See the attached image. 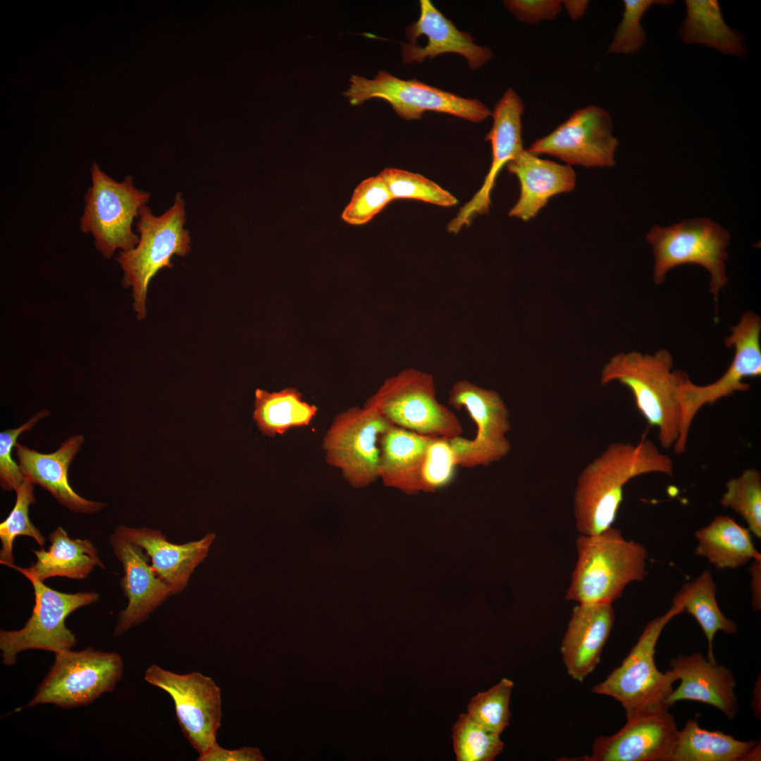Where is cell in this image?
Listing matches in <instances>:
<instances>
[{
	"label": "cell",
	"instance_id": "ac0fdd59",
	"mask_svg": "<svg viewBox=\"0 0 761 761\" xmlns=\"http://www.w3.org/2000/svg\"><path fill=\"white\" fill-rule=\"evenodd\" d=\"M524 109L522 99L512 88L506 90L495 106L491 115L493 123L485 137L492 147L490 169L478 191L448 223L450 233H459L476 216L488 212L491 192L500 171L524 149L521 136Z\"/></svg>",
	"mask_w": 761,
	"mask_h": 761
},
{
	"label": "cell",
	"instance_id": "484cf974",
	"mask_svg": "<svg viewBox=\"0 0 761 761\" xmlns=\"http://www.w3.org/2000/svg\"><path fill=\"white\" fill-rule=\"evenodd\" d=\"M432 438L390 426L380 439L379 478L409 495L421 492V472Z\"/></svg>",
	"mask_w": 761,
	"mask_h": 761
},
{
	"label": "cell",
	"instance_id": "603a6c76",
	"mask_svg": "<svg viewBox=\"0 0 761 761\" xmlns=\"http://www.w3.org/2000/svg\"><path fill=\"white\" fill-rule=\"evenodd\" d=\"M83 442L82 435H73L63 442L56 451L48 454L16 443V457L25 479L48 490L69 510L94 514L101 510L106 505L80 496L71 488L68 478V467Z\"/></svg>",
	"mask_w": 761,
	"mask_h": 761
},
{
	"label": "cell",
	"instance_id": "9a60e30c",
	"mask_svg": "<svg viewBox=\"0 0 761 761\" xmlns=\"http://www.w3.org/2000/svg\"><path fill=\"white\" fill-rule=\"evenodd\" d=\"M144 680L171 698L180 729L199 755L218 744L221 690L212 678L197 672L178 674L153 664Z\"/></svg>",
	"mask_w": 761,
	"mask_h": 761
},
{
	"label": "cell",
	"instance_id": "d6a6232c",
	"mask_svg": "<svg viewBox=\"0 0 761 761\" xmlns=\"http://www.w3.org/2000/svg\"><path fill=\"white\" fill-rule=\"evenodd\" d=\"M16 493L15 505L6 519L0 524V563L10 568L15 564L13 547L16 537L24 536L32 538L41 547L45 544V538L29 517V507L35 502L34 483L25 478Z\"/></svg>",
	"mask_w": 761,
	"mask_h": 761
},
{
	"label": "cell",
	"instance_id": "60d3db41",
	"mask_svg": "<svg viewBox=\"0 0 761 761\" xmlns=\"http://www.w3.org/2000/svg\"><path fill=\"white\" fill-rule=\"evenodd\" d=\"M49 414L47 410H41L18 428L6 429L0 433V485L4 490L16 491L25 480L19 465L12 459V451L17 443V438L20 433L30 430Z\"/></svg>",
	"mask_w": 761,
	"mask_h": 761
},
{
	"label": "cell",
	"instance_id": "cb8c5ba5",
	"mask_svg": "<svg viewBox=\"0 0 761 761\" xmlns=\"http://www.w3.org/2000/svg\"><path fill=\"white\" fill-rule=\"evenodd\" d=\"M115 532L140 546L151 561L156 574L168 586L172 594L182 592L197 565L206 557L216 535L177 545L158 530L119 526Z\"/></svg>",
	"mask_w": 761,
	"mask_h": 761
},
{
	"label": "cell",
	"instance_id": "1f68e13d",
	"mask_svg": "<svg viewBox=\"0 0 761 761\" xmlns=\"http://www.w3.org/2000/svg\"><path fill=\"white\" fill-rule=\"evenodd\" d=\"M716 586L709 570L703 571L694 581L685 584L674 598L683 607V612L693 616L703 630L708 643L707 658L716 662L713 641L717 631L734 634L736 624L721 611L715 595Z\"/></svg>",
	"mask_w": 761,
	"mask_h": 761
},
{
	"label": "cell",
	"instance_id": "836d02e7",
	"mask_svg": "<svg viewBox=\"0 0 761 761\" xmlns=\"http://www.w3.org/2000/svg\"><path fill=\"white\" fill-rule=\"evenodd\" d=\"M720 503L739 514L750 533L761 538V474L757 469H746L729 479Z\"/></svg>",
	"mask_w": 761,
	"mask_h": 761
},
{
	"label": "cell",
	"instance_id": "4fadbf2b",
	"mask_svg": "<svg viewBox=\"0 0 761 761\" xmlns=\"http://www.w3.org/2000/svg\"><path fill=\"white\" fill-rule=\"evenodd\" d=\"M344 95L352 106L371 99L385 100L406 120L419 119L426 111L447 113L474 123L492 115L478 99L463 98L416 79H400L386 71H379L371 80L352 75Z\"/></svg>",
	"mask_w": 761,
	"mask_h": 761
},
{
	"label": "cell",
	"instance_id": "e575fe53",
	"mask_svg": "<svg viewBox=\"0 0 761 761\" xmlns=\"http://www.w3.org/2000/svg\"><path fill=\"white\" fill-rule=\"evenodd\" d=\"M452 738L457 761H492L504 747L500 735L485 730L468 714L459 715Z\"/></svg>",
	"mask_w": 761,
	"mask_h": 761
},
{
	"label": "cell",
	"instance_id": "d6986e66",
	"mask_svg": "<svg viewBox=\"0 0 761 761\" xmlns=\"http://www.w3.org/2000/svg\"><path fill=\"white\" fill-rule=\"evenodd\" d=\"M109 543L124 569L120 583L128 599L113 633L117 636L144 621L172 593L149 564V557L140 546L115 531Z\"/></svg>",
	"mask_w": 761,
	"mask_h": 761
},
{
	"label": "cell",
	"instance_id": "277c9868",
	"mask_svg": "<svg viewBox=\"0 0 761 761\" xmlns=\"http://www.w3.org/2000/svg\"><path fill=\"white\" fill-rule=\"evenodd\" d=\"M185 222V201L180 193L175 195L173 206L160 216L154 215L144 205L136 223L137 245L120 251L116 259L123 271L124 287L132 288L133 307L139 320L147 314V289L152 278L162 268L173 267L174 255L184 257L190 251V235L184 227Z\"/></svg>",
	"mask_w": 761,
	"mask_h": 761
},
{
	"label": "cell",
	"instance_id": "ffe728a7",
	"mask_svg": "<svg viewBox=\"0 0 761 761\" xmlns=\"http://www.w3.org/2000/svg\"><path fill=\"white\" fill-rule=\"evenodd\" d=\"M419 19L405 31L409 44H402V54L406 64L422 62L425 58L447 53L463 56L471 69H477L490 60L492 51L474 42L471 35L459 30L453 23L437 9L430 0L420 1Z\"/></svg>",
	"mask_w": 761,
	"mask_h": 761
},
{
	"label": "cell",
	"instance_id": "d590c367",
	"mask_svg": "<svg viewBox=\"0 0 761 761\" xmlns=\"http://www.w3.org/2000/svg\"><path fill=\"white\" fill-rule=\"evenodd\" d=\"M379 175L385 182L392 199H415L443 207L453 206L458 202L450 192L420 174L388 168Z\"/></svg>",
	"mask_w": 761,
	"mask_h": 761
},
{
	"label": "cell",
	"instance_id": "b9f144b4",
	"mask_svg": "<svg viewBox=\"0 0 761 761\" xmlns=\"http://www.w3.org/2000/svg\"><path fill=\"white\" fill-rule=\"evenodd\" d=\"M504 5L519 20L528 24L553 20L563 9L559 0H507Z\"/></svg>",
	"mask_w": 761,
	"mask_h": 761
},
{
	"label": "cell",
	"instance_id": "7bdbcfd3",
	"mask_svg": "<svg viewBox=\"0 0 761 761\" xmlns=\"http://www.w3.org/2000/svg\"><path fill=\"white\" fill-rule=\"evenodd\" d=\"M198 761H263L266 760L259 748L242 747L226 749L219 744L199 755Z\"/></svg>",
	"mask_w": 761,
	"mask_h": 761
},
{
	"label": "cell",
	"instance_id": "ee69618b",
	"mask_svg": "<svg viewBox=\"0 0 761 761\" xmlns=\"http://www.w3.org/2000/svg\"><path fill=\"white\" fill-rule=\"evenodd\" d=\"M750 567L751 574V594L752 605L755 610H760L761 607V557L753 560Z\"/></svg>",
	"mask_w": 761,
	"mask_h": 761
},
{
	"label": "cell",
	"instance_id": "5b68a950",
	"mask_svg": "<svg viewBox=\"0 0 761 761\" xmlns=\"http://www.w3.org/2000/svg\"><path fill=\"white\" fill-rule=\"evenodd\" d=\"M682 612V605L673 599L667 612L647 624L621 664L593 688V693L610 696L619 702L626 711V719L669 709L665 703L678 679L671 669L666 672L658 670L655 652L664 626Z\"/></svg>",
	"mask_w": 761,
	"mask_h": 761
},
{
	"label": "cell",
	"instance_id": "74e56055",
	"mask_svg": "<svg viewBox=\"0 0 761 761\" xmlns=\"http://www.w3.org/2000/svg\"><path fill=\"white\" fill-rule=\"evenodd\" d=\"M672 0H624L622 18L614 32L607 53L630 54L640 50L647 41L641 20L652 5H671Z\"/></svg>",
	"mask_w": 761,
	"mask_h": 761
},
{
	"label": "cell",
	"instance_id": "30bf717a",
	"mask_svg": "<svg viewBox=\"0 0 761 761\" xmlns=\"http://www.w3.org/2000/svg\"><path fill=\"white\" fill-rule=\"evenodd\" d=\"M123 673V661L116 652L87 647L55 653L49 672L25 707L53 704L72 709L85 706L113 691Z\"/></svg>",
	"mask_w": 761,
	"mask_h": 761
},
{
	"label": "cell",
	"instance_id": "52a82bcc",
	"mask_svg": "<svg viewBox=\"0 0 761 761\" xmlns=\"http://www.w3.org/2000/svg\"><path fill=\"white\" fill-rule=\"evenodd\" d=\"M646 240L655 257V283H662L676 266L697 264L709 272L710 290L717 299L728 282L725 262L730 234L725 228L707 218H687L669 227L654 225Z\"/></svg>",
	"mask_w": 761,
	"mask_h": 761
},
{
	"label": "cell",
	"instance_id": "f6af8a7d",
	"mask_svg": "<svg viewBox=\"0 0 761 761\" xmlns=\"http://www.w3.org/2000/svg\"><path fill=\"white\" fill-rule=\"evenodd\" d=\"M562 8L569 14L573 20H579L588 10L589 1L586 0H565L561 1Z\"/></svg>",
	"mask_w": 761,
	"mask_h": 761
},
{
	"label": "cell",
	"instance_id": "8fae6325",
	"mask_svg": "<svg viewBox=\"0 0 761 761\" xmlns=\"http://www.w3.org/2000/svg\"><path fill=\"white\" fill-rule=\"evenodd\" d=\"M731 333L724 340L728 347L734 348V355L725 373L716 381L699 385L693 383L685 373L679 389L681 411L680 435L673 447L676 454L685 452L693 421L706 404L736 392H745L749 385L745 379L761 375V320L751 311L741 316L739 323L730 328Z\"/></svg>",
	"mask_w": 761,
	"mask_h": 761
},
{
	"label": "cell",
	"instance_id": "83f0119b",
	"mask_svg": "<svg viewBox=\"0 0 761 761\" xmlns=\"http://www.w3.org/2000/svg\"><path fill=\"white\" fill-rule=\"evenodd\" d=\"M760 757L757 742L701 728L696 717L679 730L670 761H749Z\"/></svg>",
	"mask_w": 761,
	"mask_h": 761
},
{
	"label": "cell",
	"instance_id": "4dcf8cb0",
	"mask_svg": "<svg viewBox=\"0 0 761 761\" xmlns=\"http://www.w3.org/2000/svg\"><path fill=\"white\" fill-rule=\"evenodd\" d=\"M254 407V421L264 435L270 437L309 426L318 412L316 405L304 401L295 388L272 392L257 388Z\"/></svg>",
	"mask_w": 761,
	"mask_h": 761
},
{
	"label": "cell",
	"instance_id": "f1b7e54d",
	"mask_svg": "<svg viewBox=\"0 0 761 761\" xmlns=\"http://www.w3.org/2000/svg\"><path fill=\"white\" fill-rule=\"evenodd\" d=\"M695 554L719 569H737L761 557L749 529L729 516H716L708 525L695 531Z\"/></svg>",
	"mask_w": 761,
	"mask_h": 761
},
{
	"label": "cell",
	"instance_id": "6da1fadb",
	"mask_svg": "<svg viewBox=\"0 0 761 761\" xmlns=\"http://www.w3.org/2000/svg\"><path fill=\"white\" fill-rule=\"evenodd\" d=\"M669 456L644 436L636 444L614 443L581 471L574 497L576 526L582 535L600 533L612 527L624 500V488L638 476H672Z\"/></svg>",
	"mask_w": 761,
	"mask_h": 761
},
{
	"label": "cell",
	"instance_id": "ba28073f",
	"mask_svg": "<svg viewBox=\"0 0 761 761\" xmlns=\"http://www.w3.org/2000/svg\"><path fill=\"white\" fill-rule=\"evenodd\" d=\"M11 568L21 573L32 585L35 605L23 628L1 630L2 662L8 666L13 665L18 654L27 650L54 653L71 650L76 645L77 638L66 626V618L78 609L97 602L99 595L96 592L58 591L46 586L26 568L16 564Z\"/></svg>",
	"mask_w": 761,
	"mask_h": 761
},
{
	"label": "cell",
	"instance_id": "d4e9b609",
	"mask_svg": "<svg viewBox=\"0 0 761 761\" xmlns=\"http://www.w3.org/2000/svg\"><path fill=\"white\" fill-rule=\"evenodd\" d=\"M506 167L520 184L519 197L509 216L524 221L535 217L550 198L571 191L576 185L571 166L541 159L528 149H524Z\"/></svg>",
	"mask_w": 761,
	"mask_h": 761
},
{
	"label": "cell",
	"instance_id": "e0dca14e",
	"mask_svg": "<svg viewBox=\"0 0 761 761\" xmlns=\"http://www.w3.org/2000/svg\"><path fill=\"white\" fill-rule=\"evenodd\" d=\"M669 709L626 719V724L611 736H599L586 760L670 761L679 730Z\"/></svg>",
	"mask_w": 761,
	"mask_h": 761
},
{
	"label": "cell",
	"instance_id": "44dd1931",
	"mask_svg": "<svg viewBox=\"0 0 761 761\" xmlns=\"http://www.w3.org/2000/svg\"><path fill=\"white\" fill-rule=\"evenodd\" d=\"M670 667L681 683L667 699L668 708L676 702L691 700L716 707L729 719L736 717L739 709L736 682L728 668L699 652L679 655L672 660Z\"/></svg>",
	"mask_w": 761,
	"mask_h": 761
},
{
	"label": "cell",
	"instance_id": "8992f818",
	"mask_svg": "<svg viewBox=\"0 0 761 761\" xmlns=\"http://www.w3.org/2000/svg\"><path fill=\"white\" fill-rule=\"evenodd\" d=\"M392 425L432 437L462 435L457 416L440 403L433 376L413 368L388 378L366 402Z\"/></svg>",
	"mask_w": 761,
	"mask_h": 761
},
{
	"label": "cell",
	"instance_id": "f35d334b",
	"mask_svg": "<svg viewBox=\"0 0 761 761\" xmlns=\"http://www.w3.org/2000/svg\"><path fill=\"white\" fill-rule=\"evenodd\" d=\"M392 200L388 187L380 175L369 178L354 190L349 203L342 213V218L350 225L365 224Z\"/></svg>",
	"mask_w": 761,
	"mask_h": 761
},
{
	"label": "cell",
	"instance_id": "7a4b0ae2",
	"mask_svg": "<svg viewBox=\"0 0 761 761\" xmlns=\"http://www.w3.org/2000/svg\"><path fill=\"white\" fill-rule=\"evenodd\" d=\"M667 349L653 354L619 353L604 366L602 384L618 381L631 392L635 404L648 423L658 431L664 448L674 447L680 435L679 389L685 372L673 370Z\"/></svg>",
	"mask_w": 761,
	"mask_h": 761
},
{
	"label": "cell",
	"instance_id": "4316f807",
	"mask_svg": "<svg viewBox=\"0 0 761 761\" xmlns=\"http://www.w3.org/2000/svg\"><path fill=\"white\" fill-rule=\"evenodd\" d=\"M50 546L46 550H32L36 561L26 568L39 580L52 577L82 579L87 577L96 567L105 569L97 547L89 539L69 537L61 527L49 535Z\"/></svg>",
	"mask_w": 761,
	"mask_h": 761
},
{
	"label": "cell",
	"instance_id": "f546056e",
	"mask_svg": "<svg viewBox=\"0 0 761 761\" xmlns=\"http://www.w3.org/2000/svg\"><path fill=\"white\" fill-rule=\"evenodd\" d=\"M686 17L680 29L683 42L703 44L743 58L748 51L741 33L729 27L716 0H686Z\"/></svg>",
	"mask_w": 761,
	"mask_h": 761
},
{
	"label": "cell",
	"instance_id": "5bb4252c",
	"mask_svg": "<svg viewBox=\"0 0 761 761\" xmlns=\"http://www.w3.org/2000/svg\"><path fill=\"white\" fill-rule=\"evenodd\" d=\"M448 402L456 409H465L476 426L473 439L462 435L450 438L457 466H488L508 454L509 413L497 392L461 380L452 385Z\"/></svg>",
	"mask_w": 761,
	"mask_h": 761
},
{
	"label": "cell",
	"instance_id": "9c48e42d",
	"mask_svg": "<svg viewBox=\"0 0 761 761\" xmlns=\"http://www.w3.org/2000/svg\"><path fill=\"white\" fill-rule=\"evenodd\" d=\"M90 171L92 185L84 197L80 229L93 236L97 249L109 259L117 249L128 251L137 245L139 236L132 226L150 194L135 187L130 175L116 181L95 162Z\"/></svg>",
	"mask_w": 761,
	"mask_h": 761
},
{
	"label": "cell",
	"instance_id": "3957f363",
	"mask_svg": "<svg viewBox=\"0 0 761 761\" xmlns=\"http://www.w3.org/2000/svg\"><path fill=\"white\" fill-rule=\"evenodd\" d=\"M577 562L566 600L578 604L612 603L627 585L645 576L647 552L640 543L626 540L613 526L576 539Z\"/></svg>",
	"mask_w": 761,
	"mask_h": 761
},
{
	"label": "cell",
	"instance_id": "7402d4cb",
	"mask_svg": "<svg viewBox=\"0 0 761 761\" xmlns=\"http://www.w3.org/2000/svg\"><path fill=\"white\" fill-rule=\"evenodd\" d=\"M615 615L612 603L578 604L572 611L561 645L568 674L582 682L596 667Z\"/></svg>",
	"mask_w": 761,
	"mask_h": 761
},
{
	"label": "cell",
	"instance_id": "ab89813d",
	"mask_svg": "<svg viewBox=\"0 0 761 761\" xmlns=\"http://www.w3.org/2000/svg\"><path fill=\"white\" fill-rule=\"evenodd\" d=\"M457 467L450 438L433 437L421 472V492L434 493L449 485Z\"/></svg>",
	"mask_w": 761,
	"mask_h": 761
},
{
	"label": "cell",
	"instance_id": "8d00e7d4",
	"mask_svg": "<svg viewBox=\"0 0 761 761\" xmlns=\"http://www.w3.org/2000/svg\"><path fill=\"white\" fill-rule=\"evenodd\" d=\"M513 682L502 679L486 691L478 693L468 705V714L485 730L500 735L508 726Z\"/></svg>",
	"mask_w": 761,
	"mask_h": 761
},
{
	"label": "cell",
	"instance_id": "7c38bea8",
	"mask_svg": "<svg viewBox=\"0 0 761 761\" xmlns=\"http://www.w3.org/2000/svg\"><path fill=\"white\" fill-rule=\"evenodd\" d=\"M392 426L365 404L338 413L323 438L326 462L355 488L371 484L379 478L380 437Z\"/></svg>",
	"mask_w": 761,
	"mask_h": 761
},
{
	"label": "cell",
	"instance_id": "2e32d148",
	"mask_svg": "<svg viewBox=\"0 0 761 761\" xmlns=\"http://www.w3.org/2000/svg\"><path fill=\"white\" fill-rule=\"evenodd\" d=\"M610 114L589 105L573 112L550 134L535 140L528 150L555 156L567 165L611 167L615 164L617 139L612 135Z\"/></svg>",
	"mask_w": 761,
	"mask_h": 761
}]
</instances>
